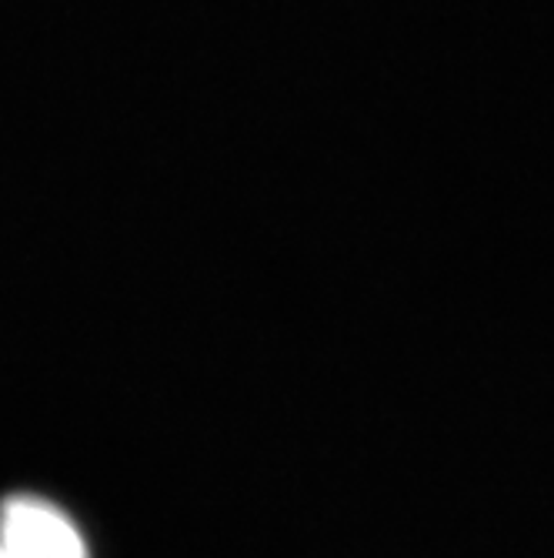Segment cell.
Returning a JSON list of instances; mask_svg holds the SVG:
<instances>
[{"label":"cell","mask_w":554,"mask_h":558,"mask_svg":"<svg viewBox=\"0 0 554 558\" xmlns=\"http://www.w3.org/2000/svg\"><path fill=\"white\" fill-rule=\"evenodd\" d=\"M0 548L8 558H90V545L71 512L27 492L0 501Z\"/></svg>","instance_id":"cell-1"},{"label":"cell","mask_w":554,"mask_h":558,"mask_svg":"<svg viewBox=\"0 0 554 558\" xmlns=\"http://www.w3.org/2000/svg\"><path fill=\"white\" fill-rule=\"evenodd\" d=\"M0 558H8V555H4V548H0Z\"/></svg>","instance_id":"cell-2"}]
</instances>
